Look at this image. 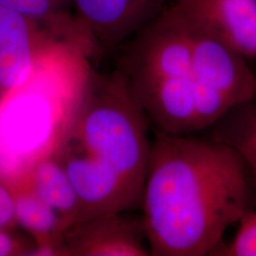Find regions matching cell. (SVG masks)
I'll return each mask as SVG.
<instances>
[{
	"label": "cell",
	"instance_id": "12",
	"mask_svg": "<svg viewBox=\"0 0 256 256\" xmlns=\"http://www.w3.org/2000/svg\"><path fill=\"white\" fill-rule=\"evenodd\" d=\"M16 223L37 244H55L63 248V220L55 209L40 200L28 185L14 188ZM66 256V252H64Z\"/></svg>",
	"mask_w": 256,
	"mask_h": 256
},
{
	"label": "cell",
	"instance_id": "14",
	"mask_svg": "<svg viewBox=\"0 0 256 256\" xmlns=\"http://www.w3.org/2000/svg\"><path fill=\"white\" fill-rule=\"evenodd\" d=\"M34 241L17 235L12 229H0V256H28Z\"/></svg>",
	"mask_w": 256,
	"mask_h": 256
},
{
	"label": "cell",
	"instance_id": "7",
	"mask_svg": "<svg viewBox=\"0 0 256 256\" xmlns=\"http://www.w3.org/2000/svg\"><path fill=\"white\" fill-rule=\"evenodd\" d=\"M142 222L121 214L95 216L74 224L63 234L66 256L151 255Z\"/></svg>",
	"mask_w": 256,
	"mask_h": 256
},
{
	"label": "cell",
	"instance_id": "11",
	"mask_svg": "<svg viewBox=\"0 0 256 256\" xmlns=\"http://www.w3.org/2000/svg\"><path fill=\"white\" fill-rule=\"evenodd\" d=\"M0 5L40 24L58 40L81 44L98 52L90 34L72 14V0H0Z\"/></svg>",
	"mask_w": 256,
	"mask_h": 256
},
{
	"label": "cell",
	"instance_id": "15",
	"mask_svg": "<svg viewBox=\"0 0 256 256\" xmlns=\"http://www.w3.org/2000/svg\"><path fill=\"white\" fill-rule=\"evenodd\" d=\"M16 226L14 188L0 180V229H14Z\"/></svg>",
	"mask_w": 256,
	"mask_h": 256
},
{
	"label": "cell",
	"instance_id": "8",
	"mask_svg": "<svg viewBox=\"0 0 256 256\" xmlns=\"http://www.w3.org/2000/svg\"><path fill=\"white\" fill-rule=\"evenodd\" d=\"M55 40L40 24L0 5V94L22 84Z\"/></svg>",
	"mask_w": 256,
	"mask_h": 256
},
{
	"label": "cell",
	"instance_id": "9",
	"mask_svg": "<svg viewBox=\"0 0 256 256\" xmlns=\"http://www.w3.org/2000/svg\"><path fill=\"white\" fill-rule=\"evenodd\" d=\"M174 4L246 58L256 57V0H174Z\"/></svg>",
	"mask_w": 256,
	"mask_h": 256
},
{
	"label": "cell",
	"instance_id": "2",
	"mask_svg": "<svg viewBox=\"0 0 256 256\" xmlns=\"http://www.w3.org/2000/svg\"><path fill=\"white\" fill-rule=\"evenodd\" d=\"M146 118L119 70L92 72L52 156L68 174L81 220L142 204L151 142Z\"/></svg>",
	"mask_w": 256,
	"mask_h": 256
},
{
	"label": "cell",
	"instance_id": "1",
	"mask_svg": "<svg viewBox=\"0 0 256 256\" xmlns=\"http://www.w3.org/2000/svg\"><path fill=\"white\" fill-rule=\"evenodd\" d=\"M249 166L235 146L156 132L142 204L151 255L203 256L248 209Z\"/></svg>",
	"mask_w": 256,
	"mask_h": 256
},
{
	"label": "cell",
	"instance_id": "3",
	"mask_svg": "<svg viewBox=\"0 0 256 256\" xmlns=\"http://www.w3.org/2000/svg\"><path fill=\"white\" fill-rule=\"evenodd\" d=\"M90 48L55 40L30 76L0 94V180L16 188L55 154L92 72Z\"/></svg>",
	"mask_w": 256,
	"mask_h": 256
},
{
	"label": "cell",
	"instance_id": "16",
	"mask_svg": "<svg viewBox=\"0 0 256 256\" xmlns=\"http://www.w3.org/2000/svg\"><path fill=\"white\" fill-rule=\"evenodd\" d=\"M246 160L249 168H252L256 174V112L252 115L248 128L243 134L241 142L235 146Z\"/></svg>",
	"mask_w": 256,
	"mask_h": 256
},
{
	"label": "cell",
	"instance_id": "10",
	"mask_svg": "<svg viewBox=\"0 0 256 256\" xmlns=\"http://www.w3.org/2000/svg\"><path fill=\"white\" fill-rule=\"evenodd\" d=\"M24 184L57 211L66 230L80 222L78 196L68 174L55 156H49L34 165Z\"/></svg>",
	"mask_w": 256,
	"mask_h": 256
},
{
	"label": "cell",
	"instance_id": "4",
	"mask_svg": "<svg viewBox=\"0 0 256 256\" xmlns=\"http://www.w3.org/2000/svg\"><path fill=\"white\" fill-rule=\"evenodd\" d=\"M118 70L156 130L196 132L190 34L174 2L128 40Z\"/></svg>",
	"mask_w": 256,
	"mask_h": 256
},
{
	"label": "cell",
	"instance_id": "6",
	"mask_svg": "<svg viewBox=\"0 0 256 256\" xmlns=\"http://www.w3.org/2000/svg\"><path fill=\"white\" fill-rule=\"evenodd\" d=\"M174 0H72L74 14L100 52L130 40Z\"/></svg>",
	"mask_w": 256,
	"mask_h": 256
},
{
	"label": "cell",
	"instance_id": "5",
	"mask_svg": "<svg viewBox=\"0 0 256 256\" xmlns=\"http://www.w3.org/2000/svg\"><path fill=\"white\" fill-rule=\"evenodd\" d=\"M184 17L190 34L194 112L200 130L250 101L256 94V76L248 58L203 25L186 14Z\"/></svg>",
	"mask_w": 256,
	"mask_h": 256
},
{
	"label": "cell",
	"instance_id": "13",
	"mask_svg": "<svg viewBox=\"0 0 256 256\" xmlns=\"http://www.w3.org/2000/svg\"><path fill=\"white\" fill-rule=\"evenodd\" d=\"M238 223V232L222 255L256 256V211L247 210Z\"/></svg>",
	"mask_w": 256,
	"mask_h": 256
}]
</instances>
